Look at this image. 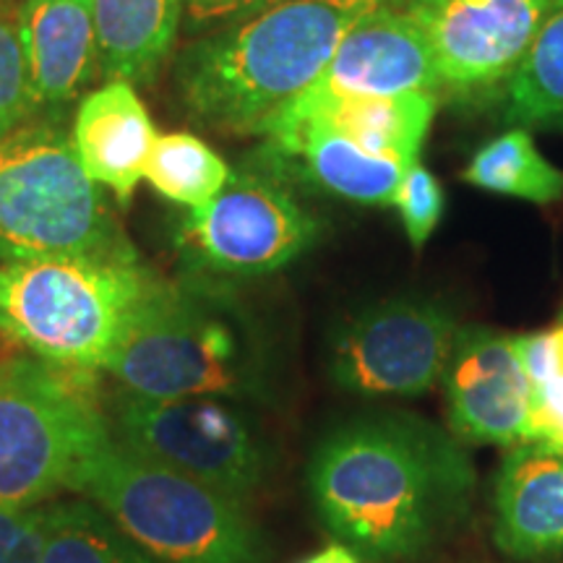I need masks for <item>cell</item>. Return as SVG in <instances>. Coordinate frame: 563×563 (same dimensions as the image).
I'll use <instances>...</instances> for the list:
<instances>
[{"label":"cell","mask_w":563,"mask_h":563,"mask_svg":"<svg viewBox=\"0 0 563 563\" xmlns=\"http://www.w3.org/2000/svg\"><path fill=\"white\" fill-rule=\"evenodd\" d=\"M316 517L361 563H410L467 522L477 473L449 428L371 412L332 428L308 464Z\"/></svg>","instance_id":"6da1fadb"},{"label":"cell","mask_w":563,"mask_h":563,"mask_svg":"<svg viewBox=\"0 0 563 563\" xmlns=\"http://www.w3.org/2000/svg\"><path fill=\"white\" fill-rule=\"evenodd\" d=\"M405 0H285L194 37L175 58V91L203 129L262 136L274 115L329 66L342 40Z\"/></svg>","instance_id":"7a4b0ae2"},{"label":"cell","mask_w":563,"mask_h":563,"mask_svg":"<svg viewBox=\"0 0 563 563\" xmlns=\"http://www.w3.org/2000/svg\"><path fill=\"white\" fill-rule=\"evenodd\" d=\"M121 391L152 399L217 397L269 402L262 340L224 282H159L139 308L108 368Z\"/></svg>","instance_id":"3957f363"},{"label":"cell","mask_w":563,"mask_h":563,"mask_svg":"<svg viewBox=\"0 0 563 563\" xmlns=\"http://www.w3.org/2000/svg\"><path fill=\"white\" fill-rule=\"evenodd\" d=\"M159 279L133 256L0 264V334L42 363L104 371Z\"/></svg>","instance_id":"277c9868"},{"label":"cell","mask_w":563,"mask_h":563,"mask_svg":"<svg viewBox=\"0 0 563 563\" xmlns=\"http://www.w3.org/2000/svg\"><path fill=\"white\" fill-rule=\"evenodd\" d=\"M154 563H266L245 504L110 439L70 481Z\"/></svg>","instance_id":"5b68a950"},{"label":"cell","mask_w":563,"mask_h":563,"mask_svg":"<svg viewBox=\"0 0 563 563\" xmlns=\"http://www.w3.org/2000/svg\"><path fill=\"white\" fill-rule=\"evenodd\" d=\"M45 256L133 251L66 133L24 123L0 139V264Z\"/></svg>","instance_id":"8992f818"},{"label":"cell","mask_w":563,"mask_h":563,"mask_svg":"<svg viewBox=\"0 0 563 563\" xmlns=\"http://www.w3.org/2000/svg\"><path fill=\"white\" fill-rule=\"evenodd\" d=\"M91 371L0 363V509L45 506L110 439Z\"/></svg>","instance_id":"52a82bcc"},{"label":"cell","mask_w":563,"mask_h":563,"mask_svg":"<svg viewBox=\"0 0 563 563\" xmlns=\"http://www.w3.org/2000/svg\"><path fill=\"white\" fill-rule=\"evenodd\" d=\"M110 435L129 452L249 504L264 488L272 454L258 428L230 399H152L118 391Z\"/></svg>","instance_id":"ba28073f"},{"label":"cell","mask_w":563,"mask_h":563,"mask_svg":"<svg viewBox=\"0 0 563 563\" xmlns=\"http://www.w3.org/2000/svg\"><path fill=\"white\" fill-rule=\"evenodd\" d=\"M285 180L272 167H243L207 207L188 209L178 224V251L191 277H266L319 241L321 222Z\"/></svg>","instance_id":"9c48e42d"},{"label":"cell","mask_w":563,"mask_h":563,"mask_svg":"<svg viewBox=\"0 0 563 563\" xmlns=\"http://www.w3.org/2000/svg\"><path fill=\"white\" fill-rule=\"evenodd\" d=\"M460 327L452 308L428 295L371 302L336 329L329 376L361 397H422L441 382Z\"/></svg>","instance_id":"30bf717a"},{"label":"cell","mask_w":563,"mask_h":563,"mask_svg":"<svg viewBox=\"0 0 563 563\" xmlns=\"http://www.w3.org/2000/svg\"><path fill=\"white\" fill-rule=\"evenodd\" d=\"M553 0H405L431 45L441 91L483 95L509 81Z\"/></svg>","instance_id":"8fae6325"},{"label":"cell","mask_w":563,"mask_h":563,"mask_svg":"<svg viewBox=\"0 0 563 563\" xmlns=\"http://www.w3.org/2000/svg\"><path fill=\"white\" fill-rule=\"evenodd\" d=\"M446 428L464 446L527 441L532 386L519 357V334L460 327L441 373Z\"/></svg>","instance_id":"7c38bea8"},{"label":"cell","mask_w":563,"mask_h":563,"mask_svg":"<svg viewBox=\"0 0 563 563\" xmlns=\"http://www.w3.org/2000/svg\"><path fill=\"white\" fill-rule=\"evenodd\" d=\"M405 91L439 95V68L426 34L407 16L402 5H386L363 19L342 40L319 79L295 97L279 115L306 112L334 100L394 97Z\"/></svg>","instance_id":"4fadbf2b"},{"label":"cell","mask_w":563,"mask_h":563,"mask_svg":"<svg viewBox=\"0 0 563 563\" xmlns=\"http://www.w3.org/2000/svg\"><path fill=\"white\" fill-rule=\"evenodd\" d=\"M493 543L514 561L563 555V452L538 441L509 449L493 490Z\"/></svg>","instance_id":"5bb4252c"},{"label":"cell","mask_w":563,"mask_h":563,"mask_svg":"<svg viewBox=\"0 0 563 563\" xmlns=\"http://www.w3.org/2000/svg\"><path fill=\"white\" fill-rule=\"evenodd\" d=\"M34 115L60 112L100 76L91 0H24L19 9Z\"/></svg>","instance_id":"9a60e30c"},{"label":"cell","mask_w":563,"mask_h":563,"mask_svg":"<svg viewBox=\"0 0 563 563\" xmlns=\"http://www.w3.org/2000/svg\"><path fill=\"white\" fill-rule=\"evenodd\" d=\"M157 136L136 87L125 81H108L84 95L68 133L89 178L118 201H129L144 180Z\"/></svg>","instance_id":"2e32d148"},{"label":"cell","mask_w":563,"mask_h":563,"mask_svg":"<svg viewBox=\"0 0 563 563\" xmlns=\"http://www.w3.org/2000/svg\"><path fill=\"white\" fill-rule=\"evenodd\" d=\"M282 178L295 173L319 191L363 207H394L399 183L418 159L371 154L332 131L302 125L264 139ZM274 170V167H272Z\"/></svg>","instance_id":"e0dca14e"},{"label":"cell","mask_w":563,"mask_h":563,"mask_svg":"<svg viewBox=\"0 0 563 563\" xmlns=\"http://www.w3.org/2000/svg\"><path fill=\"white\" fill-rule=\"evenodd\" d=\"M439 112L435 91H405L394 97H357V100H334L306 112L277 115L262 131L264 139L277 133L316 125L352 141L371 154H394V157L420 159L422 141Z\"/></svg>","instance_id":"ac0fdd59"},{"label":"cell","mask_w":563,"mask_h":563,"mask_svg":"<svg viewBox=\"0 0 563 563\" xmlns=\"http://www.w3.org/2000/svg\"><path fill=\"white\" fill-rule=\"evenodd\" d=\"M97 58L104 81L144 87L173 58L183 32V0H91Z\"/></svg>","instance_id":"d6986e66"},{"label":"cell","mask_w":563,"mask_h":563,"mask_svg":"<svg viewBox=\"0 0 563 563\" xmlns=\"http://www.w3.org/2000/svg\"><path fill=\"white\" fill-rule=\"evenodd\" d=\"M504 121L514 129H555L563 121V0H553L530 51L504 84Z\"/></svg>","instance_id":"ffe728a7"},{"label":"cell","mask_w":563,"mask_h":563,"mask_svg":"<svg viewBox=\"0 0 563 563\" xmlns=\"http://www.w3.org/2000/svg\"><path fill=\"white\" fill-rule=\"evenodd\" d=\"M462 180L477 191L540 207L563 199V170L538 150L530 129H511L483 144L462 170Z\"/></svg>","instance_id":"44dd1931"},{"label":"cell","mask_w":563,"mask_h":563,"mask_svg":"<svg viewBox=\"0 0 563 563\" xmlns=\"http://www.w3.org/2000/svg\"><path fill=\"white\" fill-rule=\"evenodd\" d=\"M230 165L207 141L175 131L157 136L144 178L159 196L180 207L199 209L228 186Z\"/></svg>","instance_id":"7402d4cb"},{"label":"cell","mask_w":563,"mask_h":563,"mask_svg":"<svg viewBox=\"0 0 563 563\" xmlns=\"http://www.w3.org/2000/svg\"><path fill=\"white\" fill-rule=\"evenodd\" d=\"M42 563H154L91 501L47 506Z\"/></svg>","instance_id":"603a6c76"},{"label":"cell","mask_w":563,"mask_h":563,"mask_svg":"<svg viewBox=\"0 0 563 563\" xmlns=\"http://www.w3.org/2000/svg\"><path fill=\"white\" fill-rule=\"evenodd\" d=\"M394 207L399 211L407 241H410L415 251H420L422 245L431 241L435 228L443 220L446 194H443L441 180L418 159L405 173L402 183H399Z\"/></svg>","instance_id":"cb8c5ba5"},{"label":"cell","mask_w":563,"mask_h":563,"mask_svg":"<svg viewBox=\"0 0 563 563\" xmlns=\"http://www.w3.org/2000/svg\"><path fill=\"white\" fill-rule=\"evenodd\" d=\"M34 115L30 70L13 21L0 16V139Z\"/></svg>","instance_id":"d4e9b609"},{"label":"cell","mask_w":563,"mask_h":563,"mask_svg":"<svg viewBox=\"0 0 563 563\" xmlns=\"http://www.w3.org/2000/svg\"><path fill=\"white\" fill-rule=\"evenodd\" d=\"M47 540V506L0 509V563H42Z\"/></svg>","instance_id":"484cf974"},{"label":"cell","mask_w":563,"mask_h":563,"mask_svg":"<svg viewBox=\"0 0 563 563\" xmlns=\"http://www.w3.org/2000/svg\"><path fill=\"white\" fill-rule=\"evenodd\" d=\"M527 441L563 452V373H553L532 384Z\"/></svg>","instance_id":"4316f807"},{"label":"cell","mask_w":563,"mask_h":563,"mask_svg":"<svg viewBox=\"0 0 563 563\" xmlns=\"http://www.w3.org/2000/svg\"><path fill=\"white\" fill-rule=\"evenodd\" d=\"M279 3L285 0H183V32L201 37Z\"/></svg>","instance_id":"83f0119b"},{"label":"cell","mask_w":563,"mask_h":563,"mask_svg":"<svg viewBox=\"0 0 563 563\" xmlns=\"http://www.w3.org/2000/svg\"><path fill=\"white\" fill-rule=\"evenodd\" d=\"M300 563H361V559H357L350 548L334 543V545L323 548V551H319V553L308 555V559Z\"/></svg>","instance_id":"f1b7e54d"},{"label":"cell","mask_w":563,"mask_h":563,"mask_svg":"<svg viewBox=\"0 0 563 563\" xmlns=\"http://www.w3.org/2000/svg\"><path fill=\"white\" fill-rule=\"evenodd\" d=\"M555 129H559V131H563V121H561L559 125H555Z\"/></svg>","instance_id":"f546056e"}]
</instances>
